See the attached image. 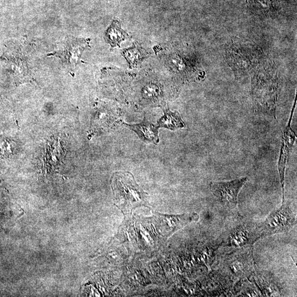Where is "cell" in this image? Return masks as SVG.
I'll list each match as a JSON object with an SVG mask.
<instances>
[{
  "label": "cell",
  "mask_w": 297,
  "mask_h": 297,
  "mask_svg": "<svg viewBox=\"0 0 297 297\" xmlns=\"http://www.w3.org/2000/svg\"><path fill=\"white\" fill-rule=\"evenodd\" d=\"M155 217L158 229L162 235L169 237L185 225L197 222L199 217L196 213H185L180 215H167L156 213Z\"/></svg>",
  "instance_id": "cell-7"
},
{
  "label": "cell",
  "mask_w": 297,
  "mask_h": 297,
  "mask_svg": "<svg viewBox=\"0 0 297 297\" xmlns=\"http://www.w3.org/2000/svg\"><path fill=\"white\" fill-rule=\"evenodd\" d=\"M158 127L167 128L172 130L185 127V124L177 112L172 113L169 109L164 110V115L158 121Z\"/></svg>",
  "instance_id": "cell-13"
},
{
  "label": "cell",
  "mask_w": 297,
  "mask_h": 297,
  "mask_svg": "<svg viewBox=\"0 0 297 297\" xmlns=\"http://www.w3.org/2000/svg\"><path fill=\"white\" fill-rule=\"evenodd\" d=\"M252 246L241 248L232 253L225 262L228 272L235 279H241L250 275L254 267Z\"/></svg>",
  "instance_id": "cell-6"
},
{
  "label": "cell",
  "mask_w": 297,
  "mask_h": 297,
  "mask_svg": "<svg viewBox=\"0 0 297 297\" xmlns=\"http://www.w3.org/2000/svg\"><path fill=\"white\" fill-rule=\"evenodd\" d=\"M46 144L44 167L47 172L57 171L64 164L66 151L58 137H51Z\"/></svg>",
  "instance_id": "cell-8"
},
{
  "label": "cell",
  "mask_w": 297,
  "mask_h": 297,
  "mask_svg": "<svg viewBox=\"0 0 297 297\" xmlns=\"http://www.w3.org/2000/svg\"><path fill=\"white\" fill-rule=\"evenodd\" d=\"M124 125L134 131L139 136L142 140L147 143L157 144L159 142L158 136V127L144 119L140 124H129L124 123Z\"/></svg>",
  "instance_id": "cell-10"
},
{
  "label": "cell",
  "mask_w": 297,
  "mask_h": 297,
  "mask_svg": "<svg viewBox=\"0 0 297 297\" xmlns=\"http://www.w3.org/2000/svg\"><path fill=\"white\" fill-rule=\"evenodd\" d=\"M112 185L115 204L125 215H129L137 207L147 205V193L129 172H116Z\"/></svg>",
  "instance_id": "cell-1"
},
{
  "label": "cell",
  "mask_w": 297,
  "mask_h": 297,
  "mask_svg": "<svg viewBox=\"0 0 297 297\" xmlns=\"http://www.w3.org/2000/svg\"><path fill=\"white\" fill-rule=\"evenodd\" d=\"M123 56L127 60L130 66H134L145 58L144 51L141 47L134 46L123 51Z\"/></svg>",
  "instance_id": "cell-15"
},
{
  "label": "cell",
  "mask_w": 297,
  "mask_h": 297,
  "mask_svg": "<svg viewBox=\"0 0 297 297\" xmlns=\"http://www.w3.org/2000/svg\"><path fill=\"white\" fill-rule=\"evenodd\" d=\"M247 181V177H241L230 182H211L210 190L221 203L228 209L234 210L237 207L239 193Z\"/></svg>",
  "instance_id": "cell-5"
},
{
  "label": "cell",
  "mask_w": 297,
  "mask_h": 297,
  "mask_svg": "<svg viewBox=\"0 0 297 297\" xmlns=\"http://www.w3.org/2000/svg\"><path fill=\"white\" fill-rule=\"evenodd\" d=\"M278 92V84L274 78L258 77L253 82L252 94L257 106L261 111L270 113L275 117Z\"/></svg>",
  "instance_id": "cell-4"
},
{
  "label": "cell",
  "mask_w": 297,
  "mask_h": 297,
  "mask_svg": "<svg viewBox=\"0 0 297 297\" xmlns=\"http://www.w3.org/2000/svg\"><path fill=\"white\" fill-rule=\"evenodd\" d=\"M21 209L22 210L23 212L22 213H20V215L18 217H17L16 219H17L18 218H21L22 216L24 215V210H23L22 209Z\"/></svg>",
  "instance_id": "cell-16"
},
{
  "label": "cell",
  "mask_w": 297,
  "mask_h": 297,
  "mask_svg": "<svg viewBox=\"0 0 297 297\" xmlns=\"http://www.w3.org/2000/svg\"><path fill=\"white\" fill-rule=\"evenodd\" d=\"M87 46V41L68 40L60 45L58 51L50 55L59 57L67 66L74 67L78 63L82 54Z\"/></svg>",
  "instance_id": "cell-9"
},
{
  "label": "cell",
  "mask_w": 297,
  "mask_h": 297,
  "mask_svg": "<svg viewBox=\"0 0 297 297\" xmlns=\"http://www.w3.org/2000/svg\"><path fill=\"white\" fill-rule=\"evenodd\" d=\"M106 40L113 47L120 45L127 37V34L121 29L119 22L115 20L106 33Z\"/></svg>",
  "instance_id": "cell-14"
},
{
  "label": "cell",
  "mask_w": 297,
  "mask_h": 297,
  "mask_svg": "<svg viewBox=\"0 0 297 297\" xmlns=\"http://www.w3.org/2000/svg\"><path fill=\"white\" fill-rule=\"evenodd\" d=\"M292 114L290 119L288 127L285 130L284 137L285 140H283V145L281 148V154L280 156V163L279 164V169L281 178V183L282 186L283 194L284 193L285 185V170L287 155L289 153L290 149L293 146L294 142V134L291 128H290V121L292 119Z\"/></svg>",
  "instance_id": "cell-11"
},
{
  "label": "cell",
  "mask_w": 297,
  "mask_h": 297,
  "mask_svg": "<svg viewBox=\"0 0 297 297\" xmlns=\"http://www.w3.org/2000/svg\"><path fill=\"white\" fill-rule=\"evenodd\" d=\"M280 0H247L249 6L254 13L261 15H269L278 9Z\"/></svg>",
  "instance_id": "cell-12"
},
{
  "label": "cell",
  "mask_w": 297,
  "mask_h": 297,
  "mask_svg": "<svg viewBox=\"0 0 297 297\" xmlns=\"http://www.w3.org/2000/svg\"><path fill=\"white\" fill-rule=\"evenodd\" d=\"M261 238L258 225L242 218L231 221L223 234L222 245L243 248L252 246Z\"/></svg>",
  "instance_id": "cell-2"
},
{
  "label": "cell",
  "mask_w": 297,
  "mask_h": 297,
  "mask_svg": "<svg viewBox=\"0 0 297 297\" xmlns=\"http://www.w3.org/2000/svg\"><path fill=\"white\" fill-rule=\"evenodd\" d=\"M296 224V213L284 200L280 208L273 211L258 226L261 238H263L289 232Z\"/></svg>",
  "instance_id": "cell-3"
}]
</instances>
